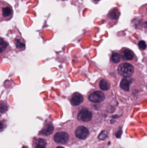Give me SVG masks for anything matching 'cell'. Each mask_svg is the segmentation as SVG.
I'll use <instances>...</instances> for the list:
<instances>
[{
    "label": "cell",
    "mask_w": 147,
    "mask_h": 148,
    "mask_svg": "<svg viewBox=\"0 0 147 148\" xmlns=\"http://www.w3.org/2000/svg\"><path fill=\"white\" fill-rule=\"evenodd\" d=\"M0 14L2 21H8L14 16V11L11 5L3 0H0Z\"/></svg>",
    "instance_id": "1"
},
{
    "label": "cell",
    "mask_w": 147,
    "mask_h": 148,
    "mask_svg": "<svg viewBox=\"0 0 147 148\" xmlns=\"http://www.w3.org/2000/svg\"><path fill=\"white\" fill-rule=\"evenodd\" d=\"M133 67L131 64L128 63L121 64L118 68V73L125 77H130L133 74Z\"/></svg>",
    "instance_id": "2"
},
{
    "label": "cell",
    "mask_w": 147,
    "mask_h": 148,
    "mask_svg": "<svg viewBox=\"0 0 147 148\" xmlns=\"http://www.w3.org/2000/svg\"><path fill=\"white\" fill-rule=\"evenodd\" d=\"M13 42L15 47V50L16 53L24 51L26 49V41L20 34L14 38Z\"/></svg>",
    "instance_id": "3"
},
{
    "label": "cell",
    "mask_w": 147,
    "mask_h": 148,
    "mask_svg": "<svg viewBox=\"0 0 147 148\" xmlns=\"http://www.w3.org/2000/svg\"><path fill=\"white\" fill-rule=\"evenodd\" d=\"M92 112L86 108H83L79 112L77 119L79 121L88 122L92 119Z\"/></svg>",
    "instance_id": "4"
},
{
    "label": "cell",
    "mask_w": 147,
    "mask_h": 148,
    "mask_svg": "<svg viewBox=\"0 0 147 148\" xmlns=\"http://www.w3.org/2000/svg\"><path fill=\"white\" fill-rule=\"evenodd\" d=\"M104 93L100 90L93 91L88 97V99L94 103H100L105 99Z\"/></svg>",
    "instance_id": "5"
},
{
    "label": "cell",
    "mask_w": 147,
    "mask_h": 148,
    "mask_svg": "<svg viewBox=\"0 0 147 148\" xmlns=\"http://www.w3.org/2000/svg\"><path fill=\"white\" fill-rule=\"evenodd\" d=\"M69 140V135L65 132H58L56 133L54 136V141L59 144H66L68 142Z\"/></svg>",
    "instance_id": "6"
},
{
    "label": "cell",
    "mask_w": 147,
    "mask_h": 148,
    "mask_svg": "<svg viewBox=\"0 0 147 148\" xmlns=\"http://www.w3.org/2000/svg\"><path fill=\"white\" fill-rule=\"evenodd\" d=\"M76 136L79 139L85 140L86 139L89 135L88 130L84 126H80L78 127L75 131Z\"/></svg>",
    "instance_id": "7"
},
{
    "label": "cell",
    "mask_w": 147,
    "mask_h": 148,
    "mask_svg": "<svg viewBox=\"0 0 147 148\" xmlns=\"http://www.w3.org/2000/svg\"><path fill=\"white\" fill-rule=\"evenodd\" d=\"M11 50V47L4 38L0 37V54L7 53Z\"/></svg>",
    "instance_id": "8"
},
{
    "label": "cell",
    "mask_w": 147,
    "mask_h": 148,
    "mask_svg": "<svg viewBox=\"0 0 147 148\" xmlns=\"http://www.w3.org/2000/svg\"><path fill=\"white\" fill-rule=\"evenodd\" d=\"M120 16V10L117 8H114L110 10L107 15V19L109 21H116L118 20Z\"/></svg>",
    "instance_id": "9"
},
{
    "label": "cell",
    "mask_w": 147,
    "mask_h": 148,
    "mask_svg": "<svg viewBox=\"0 0 147 148\" xmlns=\"http://www.w3.org/2000/svg\"><path fill=\"white\" fill-rule=\"evenodd\" d=\"M83 100V97L81 94L79 93H75L72 96L71 103L73 106H78L81 104Z\"/></svg>",
    "instance_id": "10"
},
{
    "label": "cell",
    "mask_w": 147,
    "mask_h": 148,
    "mask_svg": "<svg viewBox=\"0 0 147 148\" xmlns=\"http://www.w3.org/2000/svg\"><path fill=\"white\" fill-rule=\"evenodd\" d=\"M121 57L123 61L132 60L134 58V53L129 49H123L121 52Z\"/></svg>",
    "instance_id": "11"
},
{
    "label": "cell",
    "mask_w": 147,
    "mask_h": 148,
    "mask_svg": "<svg viewBox=\"0 0 147 148\" xmlns=\"http://www.w3.org/2000/svg\"><path fill=\"white\" fill-rule=\"evenodd\" d=\"M130 82L127 77H124L122 80L120 84V87L123 90L128 91L129 90Z\"/></svg>",
    "instance_id": "12"
},
{
    "label": "cell",
    "mask_w": 147,
    "mask_h": 148,
    "mask_svg": "<svg viewBox=\"0 0 147 148\" xmlns=\"http://www.w3.org/2000/svg\"><path fill=\"white\" fill-rule=\"evenodd\" d=\"M54 127L53 125L51 124L48 123L47 124L43 129L42 131V134L44 135H49L52 133Z\"/></svg>",
    "instance_id": "13"
},
{
    "label": "cell",
    "mask_w": 147,
    "mask_h": 148,
    "mask_svg": "<svg viewBox=\"0 0 147 148\" xmlns=\"http://www.w3.org/2000/svg\"><path fill=\"white\" fill-rule=\"evenodd\" d=\"M99 88L102 90H107L109 89L110 84L107 80L105 79H102L99 82Z\"/></svg>",
    "instance_id": "14"
},
{
    "label": "cell",
    "mask_w": 147,
    "mask_h": 148,
    "mask_svg": "<svg viewBox=\"0 0 147 148\" xmlns=\"http://www.w3.org/2000/svg\"><path fill=\"white\" fill-rule=\"evenodd\" d=\"M9 106L6 101H0V114H4L8 110Z\"/></svg>",
    "instance_id": "15"
},
{
    "label": "cell",
    "mask_w": 147,
    "mask_h": 148,
    "mask_svg": "<svg viewBox=\"0 0 147 148\" xmlns=\"http://www.w3.org/2000/svg\"><path fill=\"white\" fill-rule=\"evenodd\" d=\"M35 148H45L47 145L46 141L43 139H38L35 141Z\"/></svg>",
    "instance_id": "16"
},
{
    "label": "cell",
    "mask_w": 147,
    "mask_h": 148,
    "mask_svg": "<svg viewBox=\"0 0 147 148\" xmlns=\"http://www.w3.org/2000/svg\"><path fill=\"white\" fill-rule=\"evenodd\" d=\"M111 60H112V61L114 63H117L120 62V57L119 54L116 53L112 54Z\"/></svg>",
    "instance_id": "17"
},
{
    "label": "cell",
    "mask_w": 147,
    "mask_h": 148,
    "mask_svg": "<svg viewBox=\"0 0 147 148\" xmlns=\"http://www.w3.org/2000/svg\"><path fill=\"white\" fill-rule=\"evenodd\" d=\"M108 137V133L106 131H102L98 136V139L100 140H105Z\"/></svg>",
    "instance_id": "18"
},
{
    "label": "cell",
    "mask_w": 147,
    "mask_h": 148,
    "mask_svg": "<svg viewBox=\"0 0 147 148\" xmlns=\"http://www.w3.org/2000/svg\"><path fill=\"white\" fill-rule=\"evenodd\" d=\"M139 47L142 49L145 50L146 48V42L144 41H141L139 42Z\"/></svg>",
    "instance_id": "19"
},
{
    "label": "cell",
    "mask_w": 147,
    "mask_h": 148,
    "mask_svg": "<svg viewBox=\"0 0 147 148\" xmlns=\"http://www.w3.org/2000/svg\"><path fill=\"white\" fill-rule=\"evenodd\" d=\"M5 127V124L3 122H0V131L3 130Z\"/></svg>",
    "instance_id": "20"
},
{
    "label": "cell",
    "mask_w": 147,
    "mask_h": 148,
    "mask_svg": "<svg viewBox=\"0 0 147 148\" xmlns=\"http://www.w3.org/2000/svg\"><path fill=\"white\" fill-rule=\"evenodd\" d=\"M1 21H2V20L1 16V14H0V23Z\"/></svg>",
    "instance_id": "21"
},
{
    "label": "cell",
    "mask_w": 147,
    "mask_h": 148,
    "mask_svg": "<svg viewBox=\"0 0 147 148\" xmlns=\"http://www.w3.org/2000/svg\"><path fill=\"white\" fill-rule=\"evenodd\" d=\"M57 148H64L63 147H57Z\"/></svg>",
    "instance_id": "22"
},
{
    "label": "cell",
    "mask_w": 147,
    "mask_h": 148,
    "mask_svg": "<svg viewBox=\"0 0 147 148\" xmlns=\"http://www.w3.org/2000/svg\"><path fill=\"white\" fill-rule=\"evenodd\" d=\"M25 148V147H24V148Z\"/></svg>",
    "instance_id": "23"
}]
</instances>
